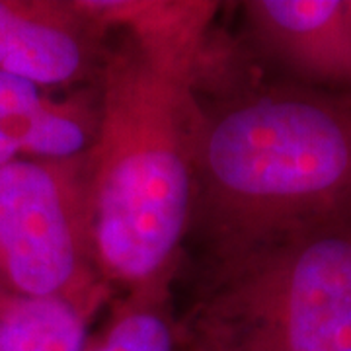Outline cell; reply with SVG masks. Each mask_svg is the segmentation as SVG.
<instances>
[{
	"label": "cell",
	"mask_w": 351,
	"mask_h": 351,
	"mask_svg": "<svg viewBox=\"0 0 351 351\" xmlns=\"http://www.w3.org/2000/svg\"><path fill=\"white\" fill-rule=\"evenodd\" d=\"M351 213V94L256 84L195 133V203L211 258Z\"/></svg>",
	"instance_id": "cell-1"
},
{
	"label": "cell",
	"mask_w": 351,
	"mask_h": 351,
	"mask_svg": "<svg viewBox=\"0 0 351 351\" xmlns=\"http://www.w3.org/2000/svg\"><path fill=\"white\" fill-rule=\"evenodd\" d=\"M8 295H10V293H8L6 289H4V287H2V285H0V302L4 301V299H6Z\"/></svg>",
	"instance_id": "cell-11"
},
{
	"label": "cell",
	"mask_w": 351,
	"mask_h": 351,
	"mask_svg": "<svg viewBox=\"0 0 351 351\" xmlns=\"http://www.w3.org/2000/svg\"><path fill=\"white\" fill-rule=\"evenodd\" d=\"M254 43L308 88L351 94V0H250Z\"/></svg>",
	"instance_id": "cell-6"
},
{
	"label": "cell",
	"mask_w": 351,
	"mask_h": 351,
	"mask_svg": "<svg viewBox=\"0 0 351 351\" xmlns=\"http://www.w3.org/2000/svg\"><path fill=\"white\" fill-rule=\"evenodd\" d=\"M0 285L96 311L101 277L88 199L86 156L20 158L0 168Z\"/></svg>",
	"instance_id": "cell-4"
},
{
	"label": "cell",
	"mask_w": 351,
	"mask_h": 351,
	"mask_svg": "<svg viewBox=\"0 0 351 351\" xmlns=\"http://www.w3.org/2000/svg\"><path fill=\"white\" fill-rule=\"evenodd\" d=\"M180 324L191 351H351V213L213 260Z\"/></svg>",
	"instance_id": "cell-3"
},
{
	"label": "cell",
	"mask_w": 351,
	"mask_h": 351,
	"mask_svg": "<svg viewBox=\"0 0 351 351\" xmlns=\"http://www.w3.org/2000/svg\"><path fill=\"white\" fill-rule=\"evenodd\" d=\"M101 32L75 0H0V73L41 88L82 80Z\"/></svg>",
	"instance_id": "cell-7"
},
{
	"label": "cell",
	"mask_w": 351,
	"mask_h": 351,
	"mask_svg": "<svg viewBox=\"0 0 351 351\" xmlns=\"http://www.w3.org/2000/svg\"><path fill=\"white\" fill-rule=\"evenodd\" d=\"M84 351H191L164 302V287L131 293Z\"/></svg>",
	"instance_id": "cell-10"
},
{
	"label": "cell",
	"mask_w": 351,
	"mask_h": 351,
	"mask_svg": "<svg viewBox=\"0 0 351 351\" xmlns=\"http://www.w3.org/2000/svg\"><path fill=\"white\" fill-rule=\"evenodd\" d=\"M92 311L57 297L0 302V351H84Z\"/></svg>",
	"instance_id": "cell-9"
},
{
	"label": "cell",
	"mask_w": 351,
	"mask_h": 351,
	"mask_svg": "<svg viewBox=\"0 0 351 351\" xmlns=\"http://www.w3.org/2000/svg\"><path fill=\"white\" fill-rule=\"evenodd\" d=\"M98 129L90 96L55 100L29 80L0 73V168L20 160H69L86 154Z\"/></svg>",
	"instance_id": "cell-8"
},
{
	"label": "cell",
	"mask_w": 351,
	"mask_h": 351,
	"mask_svg": "<svg viewBox=\"0 0 351 351\" xmlns=\"http://www.w3.org/2000/svg\"><path fill=\"white\" fill-rule=\"evenodd\" d=\"M199 117L195 96L154 73L133 47L104 61L98 129L84 156L106 283L131 293L164 287L193 219Z\"/></svg>",
	"instance_id": "cell-2"
},
{
	"label": "cell",
	"mask_w": 351,
	"mask_h": 351,
	"mask_svg": "<svg viewBox=\"0 0 351 351\" xmlns=\"http://www.w3.org/2000/svg\"><path fill=\"white\" fill-rule=\"evenodd\" d=\"M101 32L121 29L145 63L170 82L195 90L228 71L215 32L221 2L211 0H75Z\"/></svg>",
	"instance_id": "cell-5"
}]
</instances>
